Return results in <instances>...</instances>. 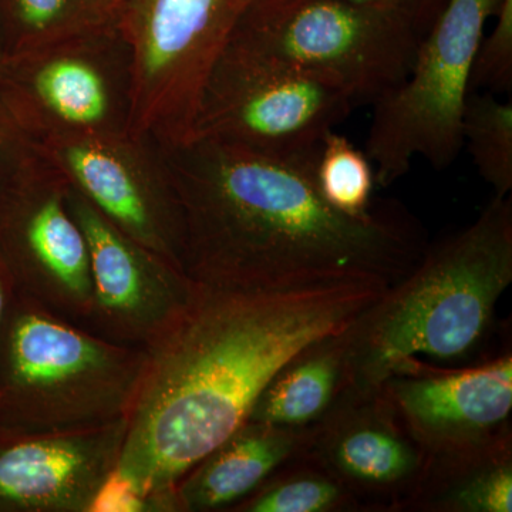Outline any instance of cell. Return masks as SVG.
Segmentation results:
<instances>
[{"label": "cell", "mask_w": 512, "mask_h": 512, "mask_svg": "<svg viewBox=\"0 0 512 512\" xmlns=\"http://www.w3.org/2000/svg\"><path fill=\"white\" fill-rule=\"evenodd\" d=\"M101 15L110 19H119V12L124 0H90Z\"/></svg>", "instance_id": "28"}, {"label": "cell", "mask_w": 512, "mask_h": 512, "mask_svg": "<svg viewBox=\"0 0 512 512\" xmlns=\"http://www.w3.org/2000/svg\"><path fill=\"white\" fill-rule=\"evenodd\" d=\"M302 456L315 461L360 504L400 510L419 483L427 453L382 389L345 392L319 423L306 429Z\"/></svg>", "instance_id": "13"}, {"label": "cell", "mask_w": 512, "mask_h": 512, "mask_svg": "<svg viewBox=\"0 0 512 512\" xmlns=\"http://www.w3.org/2000/svg\"><path fill=\"white\" fill-rule=\"evenodd\" d=\"M420 40L403 20L355 0H255L228 46L330 80L360 106L406 79Z\"/></svg>", "instance_id": "5"}, {"label": "cell", "mask_w": 512, "mask_h": 512, "mask_svg": "<svg viewBox=\"0 0 512 512\" xmlns=\"http://www.w3.org/2000/svg\"><path fill=\"white\" fill-rule=\"evenodd\" d=\"M12 284L8 269L0 259V325H2L3 318H5L6 308H8V285Z\"/></svg>", "instance_id": "27"}, {"label": "cell", "mask_w": 512, "mask_h": 512, "mask_svg": "<svg viewBox=\"0 0 512 512\" xmlns=\"http://www.w3.org/2000/svg\"><path fill=\"white\" fill-rule=\"evenodd\" d=\"M89 512H156L153 503L119 467L104 478Z\"/></svg>", "instance_id": "25"}, {"label": "cell", "mask_w": 512, "mask_h": 512, "mask_svg": "<svg viewBox=\"0 0 512 512\" xmlns=\"http://www.w3.org/2000/svg\"><path fill=\"white\" fill-rule=\"evenodd\" d=\"M252 2H255V0H252Z\"/></svg>", "instance_id": "30"}, {"label": "cell", "mask_w": 512, "mask_h": 512, "mask_svg": "<svg viewBox=\"0 0 512 512\" xmlns=\"http://www.w3.org/2000/svg\"><path fill=\"white\" fill-rule=\"evenodd\" d=\"M315 180L323 200L342 214L363 217L375 205L372 161L336 131L325 138L316 163Z\"/></svg>", "instance_id": "22"}, {"label": "cell", "mask_w": 512, "mask_h": 512, "mask_svg": "<svg viewBox=\"0 0 512 512\" xmlns=\"http://www.w3.org/2000/svg\"><path fill=\"white\" fill-rule=\"evenodd\" d=\"M6 62L5 46H3L2 35H0V72H2L3 64Z\"/></svg>", "instance_id": "29"}, {"label": "cell", "mask_w": 512, "mask_h": 512, "mask_svg": "<svg viewBox=\"0 0 512 512\" xmlns=\"http://www.w3.org/2000/svg\"><path fill=\"white\" fill-rule=\"evenodd\" d=\"M35 141L20 127L0 97V198L36 157Z\"/></svg>", "instance_id": "24"}, {"label": "cell", "mask_w": 512, "mask_h": 512, "mask_svg": "<svg viewBox=\"0 0 512 512\" xmlns=\"http://www.w3.org/2000/svg\"><path fill=\"white\" fill-rule=\"evenodd\" d=\"M512 282V198L494 197L476 221L434 245L345 329V392H377L419 357L457 362L493 326Z\"/></svg>", "instance_id": "3"}, {"label": "cell", "mask_w": 512, "mask_h": 512, "mask_svg": "<svg viewBox=\"0 0 512 512\" xmlns=\"http://www.w3.org/2000/svg\"><path fill=\"white\" fill-rule=\"evenodd\" d=\"M360 5L370 6L396 16L423 37L439 18L448 0H355Z\"/></svg>", "instance_id": "26"}, {"label": "cell", "mask_w": 512, "mask_h": 512, "mask_svg": "<svg viewBox=\"0 0 512 512\" xmlns=\"http://www.w3.org/2000/svg\"><path fill=\"white\" fill-rule=\"evenodd\" d=\"M66 190L37 151L0 198V259L19 295L86 328L93 308L89 247Z\"/></svg>", "instance_id": "11"}, {"label": "cell", "mask_w": 512, "mask_h": 512, "mask_svg": "<svg viewBox=\"0 0 512 512\" xmlns=\"http://www.w3.org/2000/svg\"><path fill=\"white\" fill-rule=\"evenodd\" d=\"M114 22L90 0H0V35L6 57Z\"/></svg>", "instance_id": "19"}, {"label": "cell", "mask_w": 512, "mask_h": 512, "mask_svg": "<svg viewBox=\"0 0 512 512\" xmlns=\"http://www.w3.org/2000/svg\"><path fill=\"white\" fill-rule=\"evenodd\" d=\"M380 389L427 454L458 450L510 429L512 356L458 372L410 370Z\"/></svg>", "instance_id": "15"}, {"label": "cell", "mask_w": 512, "mask_h": 512, "mask_svg": "<svg viewBox=\"0 0 512 512\" xmlns=\"http://www.w3.org/2000/svg\"><path fill=\"white\" fill-rule=\"evenodd\" d=\"M252 0H124L119 28L133 57L131 136L187 140L202 87Z\"/></svg>", "instance_id": "8"}, {"label": "cell", "mask_w": 512, "mask_h": 512, "mask_svg": "<svg viewBox=\"0 0 512 512\" xmlns=\"http://www.w3.org/2000/svg\"><path fill=\"white\" fill-rule=\"evenodd\" d=\"M184 220V271L197 284L292 291L335 282L390 286L420 261L426 232L396 202L350 217L323 200L315 168L191 138L160 147Z\"/></svg>", "instance_id": "1"}, {"label": "cell", "mask_w": 512, "mask_h": 512, "mask_svg": "<svg viewBox=\"0 0 512 512\" xmlns=\"http://www.w3.org/2000/svg\"><path fill=\"white\" fill-rule=\"evenodd\" d=\"M127 419L53 431L0 433V510L89 512L119 464Z\"/></svg>", "instance_id": "14"}, {"label": "cell", "mask_w": 512, "mask_h": 512, "mask_svg": "<svg viewBox=\"0 0 512 512\" xmlns=\"http://www.w3.org/2000/svg\"><path fill=\"white\" fill-rule=\"evenodd\" d=\"M495 25L484 36L474 62L471 89L487 93H511L512 87V0H501Z\"/></svg>", "instance_id": "23"}, {"label": "cell", "mask_w": 512, "mask_h": 512, "mask_svg": "<svg viewBox=\"0 0 512 512\" xmlns=\"http://www.w3.org/2000/svg\"><path fill=\"white\" fill-rule=\"evenodd\" d=\"M343 332L312 343L289 360L259 394L248 420L293 430L319 423L348 384Z\"/></svg>", "instance_id": "18"}, {"label": "cell", "mask_w": 512, "mask_h": 512, "mask_svg": "<svg viewBox=\"0 0 512 512\" xmlns=\"http://www.w3.org/2000/svg\"><path fill=\"white\" fill-rule=\"evenodd\" d=\"M292 463V461H291ZM291 463L262 484L255 493L238 504L244 512H339L355 511L362 504L329 471L299 458L301 466Z\"/></svg>", "instance_id": "20"}, {"label": "cell", "mask_w": 512, "mask_h": 512, "mask_svg": "<svg viewBox=\"0 0 512 512\" xmlns=\"http://www.w3.org/2000/svg\"><path fill=\"white\" fill-rule=\"evenodd\" d=\"M400 510L511 512V430L474 446L427 454L419 483Z\"/></svg>", "instance_id": "17"}, {"label": "cell", "mask_w": 512, "mask_h": 512, "mask_svg": "<svg viewBox=\"0 0 512 512\" xmlns=\"http://www.w3.org/2000/svg\"><path fill=\"white\" fill-rule=\"evenodd\" d=\"M356 106L330 80L227 46L202 87L187 140L222 141L316 168L325 138Z\"/></svg>", "instance_id": "7"}, {"label": "cell", "mask_w": 512, "mask_h": 512, "mask_svg": "<svg viewBox=\"0 0 512 512\" xmlns=\"http://www.w3.org/2000/svg\"><path fill=\"white\" fill-rule=\"evenodd\" d=\"M387 289L335 282L292 291L197 284L173 328L147 348L117 467L156 512L198 463L248 421L259 394L303 349L343 332Z\"/></svg>", "instance_id": "2"}, {"label": "cell", "mask_w": 512, "mask_h": 512, "mask_svg": "<svg viewBox=\"0 0 512 512\" xmlns=\"http://www.w3.org/2000/svg\"><path fill=\"white\" fill-rule=\"evenodd\" d=\"M306 430L248 420L191 468L174 491V511L225 510L301 456Z\"/></svg>", "instance_id": "16"}, {"label": "cell", "mask_w": 512, "mask_h": 512, "mask_svg": "<svg viewBox=\"0 0 512 512\" xmlns=\"http://www.w3.org/2000/svg\"><path fill=\"white\" fill-rule=\"evenodd\" d=\"M500 2L448 0L421 37L406 79L373 103L366 156L380 187L404 177L414 158L437 171L457 160L478 47Z\"/></svg>", "instance_id": "6"}, {"label": "cell", "mask_w": 512, "mask_h": 512, "mask_svg": "<svg viewBox=\"0 0 512 512\" xmlns=\"http://www.w3.org/2000/svg\"><path fill=\"white\" fill-rule=\"evenodd\" d=\"M66 201L89 247L93 308L86 329L150 348L181 318L197 282L124 234L69 184Z\"/></svg>", "instance_id": "12"}, {"label": "cell", "mask_w": 512, "mask_h": 512, "mask_svg": "<svg viewBox=\"0 0 512 512\" xmlns=\"http://www.w3.org/2000/svg\"><path fill=\"white\" fill-rule=\"evenodd\" d=\"M35 144L111 224L184 271L183 211L160 146L128 131Z\"/></svg>", "instance_id": "10"}, {"label": "cell", "mask_w": 512, "mask_h": 512, "mask_svg": "<svg viewBox=\"0 0 512 512\" xmlns=\"http://www.w3.org/2000/svg\"><path fill=\"white\" fill-rule=\"evenodd\" d=\"M0 97L35 143L130 133L133 57L119 22L6 57Z\"/></svg>", "instance_id": "9"}, {"label": "cell", "mask_w": 512, "mask_h": 512, "mask_svg": "<svg viewBox=\"0 0 512 512\" xmlns=\"http://www.w3.org/2000/svg\"><path fill=\"white\" fill-rule=\"evenodd\" d=\"M10 319L3 429H82L127 419L147 350L101 338L19 295Z\"/></svg>", "instance_id": "4"}, {"label": "cell", "mask_w": 512, "mask_h": 512, "mask_svg": "<svg viewBox=\"0 0 512 512\" xmlns=\"http://www.w3.org/2000/svg\"><path fill=\"white\" fill-rule=\"evenodd\" d=\"M463 143L495 197L512 190V103L493 93L470 94L463 116Z\"/></svg>", "instance_id": "21"}]
</instances>
